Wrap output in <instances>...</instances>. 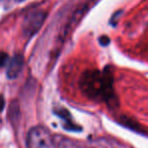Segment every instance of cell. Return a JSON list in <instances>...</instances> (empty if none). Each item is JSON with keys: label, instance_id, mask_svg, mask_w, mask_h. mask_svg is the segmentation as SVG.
<instances>
[{"label": "cell", "instance_id": "6da1fadb", "mask_svg": "<svg viewBox=\"0 0 148 148\" xmlns=\"http://www.w3.org/2000/svg\"><path fill=\"white\" fill-rule=\"evenodd\" d=\"M84 88L92 97H99L105 99H110L114 97L113 78L109 73L101 75L99 73H89L85 77Z\"/></svg>", "mask_w": 148, "mask_h": 148}, {"label": "cell", "instance_id": "7a4b0ae2", "mask_svg": "<svg viewBox=\"0 0 148 148\" xmlns=\"http://www.w3.org/2000/svg\"><path fill=\"white\" fill-rule=\"evenodd\" d=\"M27 148H50L51 138L50 133L42 126L35 127L29 132L27 140Z\"/></svg>", "mask_w": 148, "mask_h": 148}, {"label": "cell", "instance_id": "3957f363", "mask_svg": "<svg viewBox=\"0 0 148 148\" xmlns=\"http://www.w3.org/2000/svg\"><path fill=\"white\" fill-rule=\"evenodd\" d=\"M23 58L21 55H15L9 62L8 69H7V77L10 79L16 78L18 74L23 70Z\"/></svg>", "mask_w": 148, "mask_h": 148}, {"label": "cell", "instance_id": "277c9868", "mask_svg": "<svg viewBox=\"0 0 148 148\" xmlns=\"http://www.w3.org/2000/svg\"><path fill=\"white\" fill-rule=\"evenodd\" d=\"M41 15H43V14L40 13V14L34 15V17H33L34 21H31V23H29V25H27V31H29L33 34L39 29L41 23H43V16H41Z\"/></svg>", "mask_w": 148, "mask_h": 148}, {"label": "cell", "instance_id": "5b68a950", "mask_svg": "<svg viewBox=\"0 0 148 148\" xmlns=\"http://www.w3.org/2000/svg\"><path fill=\"white\" fill-rule=\"evenodd\" d=\"M7 60H8V56L5 53H0V67H3V66L6 64Z\"/></svg>", "mask_w": 148, "mask_h": 148}, {"label": "cell", "instance_id": "8992f818", "mask_svg": "<svg viewBox=\"0 0 148 148\" xmlns=\"http://www.w3.org/2000/svg\"><path fill=\"white\" fill-rule=\"evenodd\" d=\"M99 41V43H101V45H103V46H108L110 43V39L107 37V36H103V37H101Z\"/></svg>", "mask_w": 148, "mask_h": 148}, {"label": "cell", "instance_id": "52a82bcc", "mask_svg": "<svg viewBox=\"0 0 148 148\" xmlns=\"http://www.w3.org/2000/svg\"><path fill=\"white\" fill-rule=\"evenodd\" d=\"M4 105H5L4 99H3L2 95H0V112L3 110V108H4Z\"/></svg>", "mask_w": 148, "mask_h": 148}, {"label": "cell", "instance_id": "ba28073f", "mask_svg": "<svg viewBox=\"0 0 148 148\" xmlns=\"http://www.w3.org/2000/svg\"></svg>", "mask_w": 148, "mask_h": 148}]
</instances>
